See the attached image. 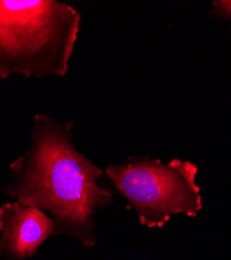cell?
Here are the masks:
<instances>
[{"mask_svg":"<svg viewBox=\"0 0 231 260\" xmlns=\"http://www.w3.org/2000/svg\"><path fill=\"white\" fill-rule=\"evenodd\" d=\"M0 258L26 260L37 255L49 237L55 236V223L45 211L19 202L0 206Z\"/></svg>","mask_w":231,"mask_h":260,"instance_id":"277c9868","label":"cell"},{"mask_svg":"<svg viewBox=\"0 0 231 260\" xmlns=\"http://www.w3.org/2000/svg\"><path fill=\"white\" fill-rule=\"evenodd\" d=\"M73 124L36 115L32 143L10 165L13 181L5 192L50 213L55 236H69L90 249L97 243L96 212L113 203V193L99 184L103 170L75 148Z\"/></svg>","mask_w":231,"mask_h":260,"instance_id":"6da1fadb","label":"cell"},{"mask_svg":"<svg viewBox=\"0 0 231 260\" xmlns=\"http://www.w3.org/2000/svg\"><path fill=\"white\" fill-rule=\"evenodd\" d=\"M81 15L55 0H0V80L65 76Z\"/></svg>","mask_w":231,"mask_h":260,"instance_id":"7a4b0ae2","label":"cell"},{"mask_svg":"<svg viewBox=\"0 0 231 260\" xmlns=\"http://www.w3.org/2000/svg\"><path fill=\"white\" fill-rule=\"evenodd\" d=\"M214 9L212 10V14L221 17L225 20L231 19V2L229 0H219V2L213 3Z\"/></svg>","mask_w":231,"mask_h":260,"instance_id":"5b68a950","label":"cell"},{"mask_svg":"<svg viewBox=\"0 0 231 260\" xmlns=\"http://www.w3.org/2000/svg\"><path fill=\"white\" fill-rule=\"evenodd\" d=\"M106 172L143 226L162 228L174 214L196 216L203 208L196 183L198 168L188 160L162 164L146 156L130 157L109 165Z\"/></svg>","mask_w":231,"mask_h":260,"instance_id":"3957f363","label":"cell"}]
</instances>
